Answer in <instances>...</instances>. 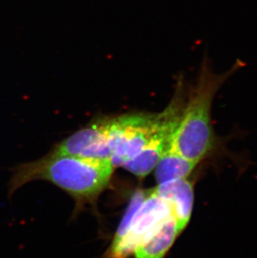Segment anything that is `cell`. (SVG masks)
I'll return each instance as SVG.
<instances>
[{
  "label": "cell",
  "instance_id": "7a4b0ae2",
  "mask_svg": "<svg viewBox=\"0 0 257 258\" xmlns=\"http://www.w3.org/2000/svg\"><path fill=\"white\" fill-rule=\"evenodd\" d=\"M114 166L109 161H93L50 152L14 170L9 195L33 180L53 183L80 202H90L109 185Z\"/></svg>",
  "mask_w": 257,
  "mask_h": 258
},
{
  "label": "cell",
  "instance_id": "9c48e42d",
  "mask_svg": "<svg viewBox=\"0 0 257 258\" xmlns=\"http://www.w3.org/2000/svg\"><path fill=\"white\" fill-rule=\"evenodd\" d=\"M197 165L181 156L168 143L155 166V180L157 184H162L171 180L187 179Z\"/></svg>",
  "mask_w": 257,
  "mask_h": 258
},
{
  "label": "cell",
  "instance_id": "6da1fadb",
  "mask_svg": "<svg viewBox=\"0 0 257 258\" xmlns=\"http://www.w3.org/2000/svg\"><path fill=\"white\" fill-rule=\"evenodd\" d=\"M243 66L236 61L228 71L216 73L205 58L194 85L185 90L180 119L170 146L181 156L199 164L213 151L216 136L211 124V107L219 90Z\"/></svg>",
  "mask_w": 257,
  "mask_h": 258
},
{
  "label": "cell",
  "instance_id": "277c9868",
  "mask_svg": "<svg viewBox=\"0 0 257 258\" xmlns=\"http://www.w3.org/2000/svg\"><path fill=\"white\" fill-rule=\"evenodd\" d=\"M173 217L167 202L148 189V194L131 219L125 236L116 246L109 248L107 258H127L136 247Z\"/></svg>",
  "mask_w": 257,
  "mask_h": 258
},
{
  "label": "cell",
  "instance_id": "3957f363",
  "mask_svg": "<svg viewBox=\"0 0 257 258\" xmlns=\"http://www.w3.org/2000/svg\"><path fill=\"white\" fill-rule=\"evenodd\" d=\"M160 113H136L106 118V136L114 167L124 164L141 153L155 132Z\"/></svg>",
  "mask_w": 257,
  "mask_h": 258
},
{
  "label": "cell",
  "instance_id": "8992f818",
  "mask_svg": "<svg viewBox=\"0 0 257 258\" xmlns=\"http://www.w3.org/2000/svg\"><path fill=\"white\" fill-rule=\"evenodd\" d=\"M53 151L93 161H110L106 136V118L96 119L71 135L58 144Z\"/></svg>",
  "mask_w": 257,
  "mask_h": 258
},
{
  "label": "cell",
  "instance_id": "5b68a950",
  "mask_svg": "<svg viewBox=\"0 0 257 258\" xmlns=\"http://www.w3.org/2000/svg\"><path fill=\"white\" fill-rule=\"evenodd\" d=\"M184 94L185 89L180 85L172 101L160 112V121L148 143L138 156L122 167L139 178L146 177L153 171L176 128L184 105Z\"/></svg>",
  "mask_w": 257,
  "mask_h": 258
},
{
  "label": "cell",
  "instance_id": "ba28073f",
  "mask_svg": "<svg viewBox=\"0 0 257 258\" xmlns=\"http://www.w3.org/2000/svg\"><path fill=\"white\" fill-rule=\"evenodd\" d=\"M179 235L176 222L171 217L136 247L134 256L135 258H164Z\"/></svg>",
  "mask_w": 257,
  "mask_h": 258
},
{
  "label": "cell",
  "instance_id": "52a82bcc",
  "mask_svg": "<svg viewBox=\"0 0 257 258\" xmlns=\"http://www.w3.org/2000/svg\"><path fill=\"white\" fill-rule=\"evenodd\" d=\"M153 190L170 206L178 231L181 233L189 223L193 212V184L187 179H180L158 184Z\"/></svg>",
  "mask_w": 257,
  "mask_h": 258
}]
</instances>
